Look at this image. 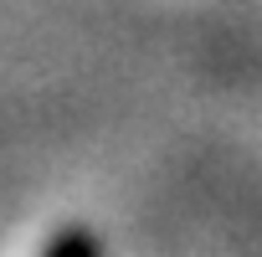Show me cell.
Instances as JSON below:
<instances>
[{
  "label": "cell",
  "mask_w": 262,
  "mask_h": 257,
  "mask_svg": "<svg viewBox=\"0 0 262 257\" xmlns=\"http://www.w3.org/2000/svg\"><path fill=\"white\" fill-rule=\"evenodd\" d=\"M41 257H103V242H98L93 226H62V231L47 242Z\"/></svg>",
  "instance_id": "obj_1"
}]
</instances>
